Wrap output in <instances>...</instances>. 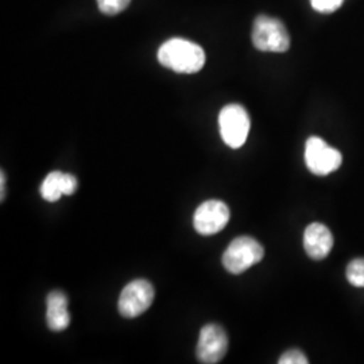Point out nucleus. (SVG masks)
<instances>
[{"mask_svg":"<svg viewBox=\"0 0 364 364\" xmlns=\"http://www.w3.org/2000/svg\"><path fill=\"white\" fill-rule=\"evenodd\" d=\"M264 257V248L250 236L236 237L223 254V266L231 274H242L259 263Z\"/></svg>","mask_w":364,"mask_h":364,"instance_id":"7ed1b4c3","label":"nucleus"},{"mask_svg":"<svg viewBox=\"0 0 364 364\" xmlns=\"http://www.w3.org/2000/svg\"><path fill=\"white\" fill-rule=\"evenodd\" d=\"M63 189H64V195H73L77 189V178L72 174H64L63 177Z\"/></svg>","mask_w":364,"mask_h":364,"instance_id":"dca6fc26","label":"nucleus"},{"mask_svg":"<svg viewBox=\"0 0 364 364\" xmlns=\"http://www.w3.org/2000/svg\"><path fill=\"white\" fill-rule=\"evenodd\" d=\"M333 247V236L331 230L321 223H312L304 234V248L309 258L326 259Z\"/></svg>","mask_w":364,"mask_h":364,"instance_id":"1a4fd4ad","label":"nucleus"},{"mask_svg":"<svg viewBox=\"0 0 364 364\" xmlns=\"http://www.w3.org/2000/svg\"><path fill=\"white\" fill-rule=\"evenodd\" d=\"M46 321L54 332H61L70 324V314L68 312V297L65 293L54 290L46 299Z\"/></svg>","mask_w":364,"mask_h":364,"instance_id":"9d476101","label":"nucleus"},{"mask_svg":"<svg viewBox=\"0 0 364 364\" xmlns=\"http://www.w3.org/2000/svg\"><path fill=\"white\" fill-rule=\"evenodd\" d=\"M344 0H311L313 9L318 13H335L341 7Z\"/></svg>","mask_w":364,"mask_h":364,"instance_id":"4468645a","label":"nucleus"},{"mask_svg":"<svg viewBox=\"0 0 364 364\" xmlns=\"http://www.w3.org/2000/svg\"><path fill=\"white\" fill-rule=\"evenodd\" d=\"M347 279L352 287H364V259L352 260L347 267Z\"/></svg>","mask_w":364,"mask_h":364,"instance_id":"f8f14e48","label":"nucleus"},{"mask_svg":"<svg viewBox=\"0 0 364 364\" xmlns=\"http://www.w3.org/2000/svg\"><path fill=\"white\" fill-rule=\"evenodd\" d=\"M305 162L316 176H328L341 166L343 156L318 136H311L305 144Z\"/></svg>","mask_w":364,"mask_h":364,"instance_id":"39448f33","label":"nucleus"},{"mask_svg":"<svg viewBox=\"0 0 364 364\" xmlns=\"http://www.w3.org/2000/svg\"><path fill=\"white\" fill-rule=\"evenodd\" d=\"M159 64L177 73L193 75L205 64V53L192 41L171 38L162 43L158 50Z\"/></svg>","mask_w":364,"mask_h":364,"instance_id":"f257e3e1","label":"nucleus"},{"mask_svg":"<svg viewBox=\"0 0 364 364\" xmlns=\"http://www.w3.org/2000/svg\"><path fill=\"white\" fill-rule=\"evenodd\" d=\"M252 43L259 52L285 53L290 48V37L285 25L269 15H259L252 26Z\"/></svg>","mask_w":364,"mask_h":364,"instance_id":"f03ea898","label":"nucleus"},{"mask_svg":"<svg viewBox=\"0 0 364 364\" xmlns=\"http://www.w3.org/2000/svg\"><path fill=\"white\" fill-rule=\"evenodd\" d=\"M230 221V209L220 200H208L196 209L193 225L200 235L218 234Z\"/></svg>","mask_w":364,"mask_h":364,"instance_id":"6e6552de","label":"nucleus"},{"mask_svg":"<svg viewBox=\"0 0 364 364\" xmlns=\"http://www.w3.org/2000/svg\"><path fill=\"white\" fill-rule=\"evenodd\" d=\"M228 350V338L220 326L208 324L200 332L197 343V360L200 363L215 364L223 360Z\"/></svg>","mask_w":364,"mask_h":364,"instance_id":"0eeeda50","label":"nucleus"},{"mask_svg":"<svg viewBox=\"0 0 364 364\" xmlns=\"http://www.w3.org/2000/svg\"><path fill=\"white\" fill-rule=\"evenodd\" d=\"M154 301V287L146 279H135L120 293L117 308L123 317L134 318L146 312Z\"/></svg>","mask_w":364,"mask_h":364,"instance_id":"423d86ee","label":"nucleus"},{"mask_svg":"<svg viewBox=\"0 0 364 364\" xmlns=\"http://www.w3.org/2000/svg\"><path fill=\"white\" fill-rule=\"evenodd\" d=\"M278 363L308 364L309 363V360H308V358L305 356L304 352H301L299 350H289V351L285 352V353L279 358Z\"/></svg>","mask_w":364,"mask_h":364,"instance_id":"2eb2a0df","label":"nucleus"},{"mask_svg":"<svg viewBox=\"0 0 364 364\" xmlns=\"http://www.w3.org/2000/svg\"><path fill=\"white\" fill-rule=\"evenodd\" d=\"M220 135L231 149H239L247 141L251 120L245 107L239 105H225L219 114Z\"/></svg>","mask_w":364,"mask_h":364,"instance_id":"20e7f679","label":"nucleus"},{"mask_svg":"<svg viewBox=\"0 0 364 364\" xmlns=\"http://www.w3.org/2000/svg\"><path fill=\"white\" fill-rule=\"evenodd\" d=\"M63 177L64 173L61 171H52L46 176V178L41 185V196L43 200L54 203L58 201L61 198V196H64V189H63Z\"/></svg>","mask_w":364,"mask_h":364,"instance_id":"9b49d317","label":"nucleus"},{"mask_svg":"<svg viewBox=\"0 0 364 364\" xmlns=\"http://www.w3.org/2000/svg\"><path fill=\"white\" fill-rule=\"evenodd\" d=\"M131 0H97L99 10L105 15H117L124 11Z\"/></svg>","mask_w":364,"mask_h":364,"instance_id":"ddd939ff","label":"nucleus"},{"mask_svg":"<svg viewBox=\"0 0 364 364\" xmlns=\"http://www.w3.org/2000/svg\"><path fill=\"white\" fill-rule=\"evenodd\" d=\"M4 178H6V176H4V171H1L0 173V189H1V195H0V200L3 201L4 200V189H6V186H4Z\"/></svg>","mask_w":364,"mask_h":364,"instance_id":"f3484780","label":"nucleus"}]
</instances>
